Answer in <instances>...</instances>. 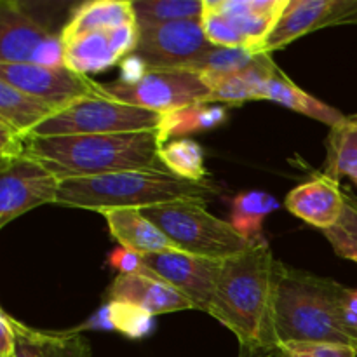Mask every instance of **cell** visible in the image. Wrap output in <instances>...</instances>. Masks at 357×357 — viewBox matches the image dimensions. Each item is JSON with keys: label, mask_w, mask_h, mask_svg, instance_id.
Instances as JSON below:
<instances>
[{"label": "cell", "mask_w": 357, "mask_h": 357, "mask_svg": "<svg viewBox=\"0 0 357 357\" xmlns=\"http://www.w3.org/2000/svg\"><path fill=\"white\" fill-rule=\"evenodd\" d=\"M275 272L278 260L265 239L223 261L206 312L236 335L239 357H284L275 333Z\"/></svg>", "instance_id": "1"}, {"label": "cell", "mask_w": 357, "mask_h": 357, "mask_svg": "<svg viewBox=\"0 0 357 357\" xmlns=\"http://www.w3.org/2000/svg\"><path fill=\"white\" fill-rule=\"evenodd\" d=\"M166 138L160 129L54 138L28 136L24 153L65 181L121 171H167L160 159Z\"/></svg>", "instance_id": "2"}, {"label": "cell", "mask_w": 357, "mask_h": 357, "mask_svg": "<svg viewBox=\"0 0 357 357\" xmlns=\"http://www.w3.org/2000/svg\"><path fill=\"white\" fill-rule=\"evenodd\" d=\"M351 291L333 279L289 268L278 260L274 316L281 345L324 342L357 349V338L349 328Z\"/></svg>", "instance_id": "3"}, {"label": "cell", "mask_w": 357, "mask_h": 357, "mask_svg": "<svg viewBox=\"0 0 357 357\" xmlns=\"http://www.w3.org/2000/svg\"><path fill=\"white\" fill-rule=\"evenodd\" d=\"M216 194L209 181H190L169 171H121L101 176L65 180L56 204L87 211L145 209L183 199L208 201Z\"/></svg>", "instance_id": "4"}, {"label": "cell", "mask_w": 357, "mask_h": 357, "mask_svg": "<svg viewBox=\"0 0 357 357\" xmlns=\"http://www.w3.org/2000/svg\"><path fill=\"white\" fill-rule=\"evenodd\" d=\"M206 202L201 199H183L139 211L155 223L178 250L195 257L225 261L257 244L237 232L230 222L211 215L206 209Z\"/></svg>", "instance_id": "5"}, {"label": "cell", "mask_w": 357, "mask_h": 357, "mask_svg": "<svg viewBox=\"0 0 357 357\" xmlns=\"http://www.w3.org/2000/svg\"><path fill=\"white\" fill-rule=\"evenodd\" d=\"M164 119L166 115L159 112L122 103L103 94V96L86 98L63 108L51 119L42 122L38 128H35L30 136L54 138V136L152 131V129L162 128Z\"/></svg>", "instance_id": "6"}, {"label": "cell", "mask_w": 357, "mask_h": 357, "mask_svg": "<svg viewBox=\"0 0 357 357\" xmlns=\"http://www.w3.org/2000/svg\"><path fill=\"white\" fill-rule=\"evenodd\" d=\"M107 96L146 110L171 114L192 105L211 103V89L199 73L183 68L149 70L136 82L103 84Z\"/></svg>", "instance_id": "7"}, {"label": "cell", "mask_w": 357, "mask_h": 357, "mask_svg": "<svg viewBox=\"0 0 357 357\" xmlns=\"http://www.w3.org/2000/svg\"><path fill=\"white\" fill-rule=\"evenodd\" d=\"M0 80L45 101L56 110L86 98L103 96V84L68 66H40L33 63H0Z\"/></svg>", "instance_id": "8"}, {"label": "cell", "mask_w": 357, "mask_h": 357, "mask_svg": "<svg viewBox=\"0 0 357 357\" xmlns=\"http://www.w3.org/2000/svg\"><path fill=\"white\" fill-rule=\"evenodd\" d=\"M136 56L149 70L188 68L215 45L206 38L201 20L174 21L138 30Z\"/></svg>", "instance_id": "9"}, {"label": "cell", "mask_w": 357, "mask_h": 357, "mask_svg": "<svg viewBox=\"0 0 357 357\" xmlns=\"http://www.w3.org/2000/svg\"><path fill=\"white\" fill-rule=\"evenodd\" d=\"M61 181L26 153L0 160V227L44 204H56Z\"/></svg>", "instance_id": "10"}, {"label": "cell", "mask_w": 357, "mask_h": 357, "mask_svg": "<svg viewBox=\"0 0 357 357\" xmlns=\"http://www.w3.org/2000/svg\"><path fill=\"white\" fill-rule=\"evenodd\" d=\"M142 260L157 278L183 293L195 309L204 312L208 310L215 296L223 261L195 257L183 251L145 255Z\"/></svg>", "instance_id": "11"}, {"label": "cell", "mask_w": 357, "mask_h": 357, "mask_svg": "<svg viewBox=\"0 0 357 357\" xmlns=\"http://www.w3.org/2000/svg\"><path fill=\"white\" fill-rule=\"evenodd\" d=\"M337 24H357V0H289L264 52L271 54L310 31Z\"/></svg>", "instance_id": "12"}, {"label": "cell", "mask_w": 357, "mask_h": 357, "mask_svg": "<svg viewBox=\"0 0 357 357\" xmlns=\"http://www.w3.org/2000/svg\"><path fill=\"white\" fill-rule=\"evenodd\" d=\"M284 206L291 215L326 232L342 220L347 199L338 181L321 174L293 188Z\"/></svg>", "instance_id": "13"}, {"label": "cell", "mask_w": 357, "mask_h": 357, "mask_svg": "<svg viewBox=\"0 0 357 357\" xmlns=\"http://www.w3.org/2000/svg\"><path fill=\"white\" fill-rule=\"evenodd\" d=\"M108 302L129 303L152 316L195 309L174 286L146 274H119L108 289Z\"/></svg>", "instance_id": "14"}, {"label": "cell", "mask_w": 357, "mask_h": 357, "mask_svg": "<svg viewBox=\"0 0 357 357\" xmlns=\"http://www.w3.org/2000/svg\"><path fill=\"white\" fill-rule=\"evenodd\" d=\"M52 35L23 3L0 2V63H31L40 45Z\"/></svg>", "instance_id": "15"}, {"label": "cell", "mask_w": 357, "mask_h": 357, "mask_svg": "<svg viewBox=\"0 0 357 357\" xmlns=\"http://www.w3.org/2000/svg\"><path fill=\"white\" fill-rule=\"evenodd\" d=\"M246 40L248 49L264 52L265 44L284 14L289 0H208Z\"/></svg>", "instance_id": "16"}, {"label": "cell", "mask_w": 357, "mask_h": 357, "mask_svg": "<svg viewBox=\"0 0 357 357\" xmlns=\"http://www.w3.org/2000/svg\"><path fill=\"white\" fill-rule=\"evenodd\" d=\"M105 216L112 236L117 239L122 250L145 257L162 251H180L176 244L139 209H112L101 213Z\"/></svg>", "instance_id": "17"}, {"label": "cell", "mask_w": 357, "mask_h": 357, "mask_svg": "<svg viewBox=\"0 0 357 357\" xmlns=\"http://www.w3.org/2000/svg\"><path fill=\"white\" fill-rule=\"evenodd\" d=\"M278 68L271 54L261 52L260 58L248 68L208 82L211 89V101L227 105H243L246 101L267 100V87L272 73Z\"/></svg>", "instance_id": "18"}, {"label": "cell", "mask_w": 357, "mask_h": 357, "mask_svg": "<svg viewBox=\"0 0 357 357\" xmlns=\"http://www.w3.org/2000/svg\"><path fill=\"white\" fill-rule=\"evenodd\" d=\"M16 351L13 357H93L89 340L80 333H49L13 317Z\"/></svg>", "instance_id": "19"}, {"label": "cell", "mask_w": 357, "mask_h": 357, "mask_svg": "<svg viewBox=\"0 0 357 357\" xmlns=\"http://www.w3.org/2000/svg\"><path fill=\"white\" fill-rule=\"evenodd\" d=\"M136 24V14L129 0H93L86 2L72 14L68 23L63 26V44L80 35L105 31L112 28Z\"/></svg>", "instance_id": "20"}, {"label": "cell", "mask_w": 357, "mask_h": 357, "mask_svg": "<svg viewBox=\"0 0 357 357\" xmlns=\"http://www.w3.org/2000/svg\"><path fill=\"white\" fill-rule=\"evenodd\" d=\"M122 58L112 40L110 30L93 31L65 42V63L77 73H96L110 68Z\"/></svg>", "instance_id": "21"}, {"label": "cell", "mask_w": 357, "mask_h": 357, "mask_svg": "<svg viewBox=\"0 0 357 357\" xmlns=\"http://www.w3.org/2000/svg\"><path fill=\"white\" fill-rule=\"evenodd\" d=\"M267 100L282 105V107L289 108V110L296 112V114L316 119V121L323 122V124L330 126V128H333V126H337L338 122L345 119V114H342L338 108L330 107L324 101L314 98L312 94L300 89L291 79H288L281 72L279 66L274 70L271 80H268Z\"/></svg>", "instance_id": "22"}, {"label": "cell", "mask_w": 357, "mask_h": 357, "mask_svg": "<svg viewBox=\"0 0 357 357\" xmlns=\"http://www.w3.org/2000/svg\"><path fill=\"white\" fill-rule=\"evenodd\" d=\"M54 114H58V110L49 103L0 80V122L14 129L17 135L28 138L35 128Z\"/></svg>", "instance_id": "23"}, {"label": "cell", "mask_w": 357, "mask_h": 357, "mask_svg": "<svg viewBox=\"0 0 357 357\" xmlns=\"http://www.w3.org/2000/svg\"><path fill=\"white\" fill-rule=\"evenodd\" d=\"M323 174L335 181L345 176L357 185V114L345 115L330 129Z\"/></svg>", "instance_id": "24"}, {"label": "cell", "mask_w": 357, "mask_h": 357, "mask_svg": "<svg viewBox=\"0 0 357 357\" xmlns=\"http://www.w3.org/2000/svg\"><path fill=\"white\" fill-rule=\"evenodd\" d=\"M279 208V201L264 190L241 192L230 204V223L246 239L258 243L264 239L261 225L271 213Z\"/></svg>", "instance_id": "25"}, {"label": "cell", "mask_w": 357, "mask_h": 357, "mask_svg": "<svg viewBox=\"0 0 357 357\" xmlns=\"http://www.w3.org/2000/svg\"><path fill=\"white\" fill-rule=\"evenodd\" d=\"M138 30L174 23L201 20L204 0H135L132 2Z\"/></svg>", "instance_id": "26"}, {"label": "cell", "mask_w": 357, "mask_h": 357, "mask_svg": "<svg viewBox=\"0 0 357 357\" xmlns=\"http://www.w3.org/2000/svg\"><path fill=\"white\" fill-rule=\"evenodd\" d=\"M160 159L166 169L190 181H208L204 166V150L197 142L188 138L173 139L160 150Z\"/></svg>", "instance_id": "27"}, {"label": "cell", "mask_w": 357, "mask_h": 357, "mask_svg": "<svg viewBox=\"0 0 357 357\" xmlns=\"http://www.w3.org/2000/svg\"><path fill=\"white\" fill-rule=\"evenodd\" d=\"M261 52L248 51V49H229V47H213L206 52L199 61L192 63L188 68L190 72L199 73L204 79V82L218 79V77L229 75V73L239 72L253 65Z\"/></svg>", "instance_id": "28"}, {"label": "cell", "mask_w": 357, "mask_h": 357, "mask_svg": "<svg viewBox=\"0 0 357 357\" xmlns=\"http://www.w3.org/2000/svg\"><path fill=\"white\" fill-rule=\"evenodd\" d=\"M225 108H209L206 105H192V107L166 114L160 131H162L164 138L169 139L173 136L216 128V126L225 121Z\"/></svg>", "instance_id": "29"}, {"label": "cell", "mask_w": 357, "mask_h": 357, "mask_svg": "<svg viewBox=\"0 0 357 357\" xmlns=\"http://www.w3.org/2000/svg\"><path fill=\"white\" fill-rule=\"evenodd\" d=\"M107 319L114 330L129 338H142L152 331L153 316L124 302H108Z\"/></svg>", "instance_id": "30"}, {"label": "cell", "mask_w": 357, "mask_h": 357, "mask_svg": "<svg viewBox=\"0 0 357 357\" xmlns=\"http://www.w3.org/2000/svg\"><path fill=\"white\" fill-rule=\"evenodd\" d=\"M201 23L206 38H208L215 47L248 49L246 40H244L243 35L239 33V30H237L222 13H218L208 0H204V13H202ZM248 51H250V49H248Z\"/></svg>", "instance_id": "31"}, {"label": "cell", "mask_w": 357, "mask_h": 357, "mask_svg": "<svg viewBox=\"0 0 357 357\" xmlns=\"http://www.w3.org/2000/svg\"><path fill=\"white\" fill-rule=\"evenodd\" d=\"M324 236L338 257L357 264V208L351 201H347L340 222L333 229L326 230Z\"/></svg>", "instance_id": "32"}, {"label": "cell", "mask_w": 357, "mask_h": 357, "mask_svg": "<svg viewBox=\"0 0 357 357\" xmlns=\"http://www.w3.org/2000/svg\"><path fill=\"white\" fill-rule=\"evenodd\" d=\"M284 357H357V349L324 342H291L282 345Z\"/></svg>", "instance_id": "33"}, {"label": "cell", "mask_w": 357, "mask_h": 357, "mask_svg": "<svg viewBox=\"0 0 357 357\" xmlns=\"http://www.w3.org/2000/svg\"><path fill=\"white\" fill-rule=\"evenodd\" d=\"M110 264L121 271V274H146V275H155L153 272L149 271L145 264H143L139 255L131 253V251L119 250L110 255Z\"/></svg>", "instance_id": "34"}, {"label": "cell", "mask_w": 357, "mask_h": 357, "mask_svg": "<svg viewBox=\"0 0 357 357\" xmlns=\"http://www.w3.org/2000/svg\"><path fill=\"white\" fill-rule=\"evenodd\" d=\"M16 351V331L13 326V317L0 312V357H13Z\"/></svg>", "instance_id": "35"}, {"label": "cell", "mask_w": 357, "mask_h": 357, "mask_svg": "<svg viewBox=\"0 0 357 357\" xmlns=\"http://www.w3.org/2000/svg\"><path fill=\"white\" fill-rule=\"evenodd\" d=\"M345 197H347V201H351L352 204H354L356 208H357V197H356V195H352V194H345Z\"/></svg>", "instance_id": "36"}, {"label": "cell", "mask_w": 357, "mask_h": 357, "mask_svg": "<svg viewBox=\"0 0 357 357\" xmlns=\"http://www.w3.org/2000/svg\"><path fill=\"white\" fill-rule=\"evenodd\" d=\"M354 335H356V338H357V324H356V328H354Z\"/></svg>", "instance_id": "37"}]
</instances>
